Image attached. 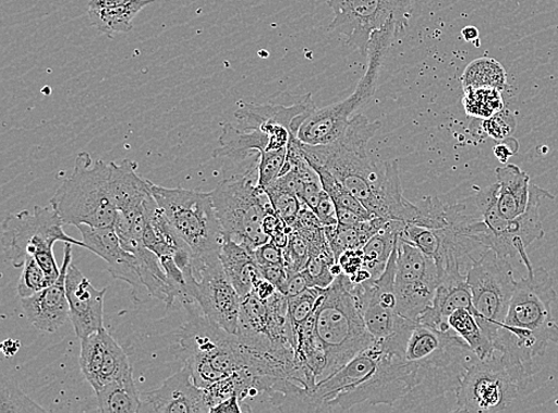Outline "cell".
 Listing matches in <instances>:
<instances>
[{
	"mask_svg": "<svg viewBox=\"0 0 558 413\" xmlns=\"http://www.w3.org/2000/svg\"><path fill=\"white\" fill-rule=\"evenodd\" d=\"M409 389L410 368L405 356L388 352L375 341L314 389L296 390L281 411H349L365 403L395 409Z\"/></svg>",
	"mask_w": 558,
	"mask_h": 413,
	"instance_id": "obj_1",
	"label": "cell"
},
{
	"mask_svg": "<svg viewBox=\"0 0 558 413\" xmlns=\"http://www.w3.org/2000/svg\"><path fill=\"white\" fill-rule=\"evenodd\" d=\"M410 390L396 411L427 410L449 394L458 396L464 374L478 359L452 329L439 331L417 323L407 347Z\"/></svg>",
	"mask_w": 558,
	"mask_h": 413,
	"instance_id": "obj_2",
	"label": "cell"
},
{
	"mask_svg": "<svg viewBox=\"0 0 558 413\" xmlns=\"http://www.w3.org/2000/svg\"><path fill=\"white\" fill-rule=\"evenodd\" d=\"M518 255L527 269V276L517 282L495 347L535 374L538 372L535 360L544 355L548 343L558 345V325L551 308L557 295L548 270L532 266L526 248H519Z\"/></svg>",
	"mask_w": 558,
	"mask_h": 413,
	"instance_id": "obj_3",
	"label": "cell"
},
{
	"mask_svg": "<svg viewBox=\"0 0 558 413\" xmlns=\"http://www.w3.org/2000/svg\"><path fill=\"white\" fill-rule=\"evenodd\" d=\"M380 126V122H369L366 116L356 114L343 136L333 144L310 146L301 142L308 163L327 167L375 217L384 215L386 169L385 163H374L367 146Z\"/></svg>",
	"mask_w": 558,
	"mask_h": 413,
	"instance_id": "obj_4",
	"label": "cell"
},
{
	"mask_svg": "<svg viewBox=\"0 0 558 413\" xmlns=\"http://www.w3.org/2000/svg\"><path fill=\"white\" fill-rule=\"evenodd\" d=\"M354 282L345 275L336 277L324 290L315 313L317 337L327 357L323 379L345 366L375 342L354 294Z\"/></svg>",
	"mask_w": 558,
	"mask_h": 413,
	"instance_id": "obj_5",
	"label": "cell"
},
{
	"mask_svg": "<svg viewBox=\"0 0 558 413\" xmlns=\"http://www.w3.org/2000/svg\"><path fill=\"white\" fill-rule=\"evenodd\" d=\"M186 308L187 321L179 332L181 359L201 389L226 379L244 367L239 335L207 318L198 304Z\"/></svg>",
	"mask_w": 558,
	"mask_h": 413,
	"instance_id": "obj_6",
	"label": "cell"
},
{
	"mask_svg": "<svg viewBox=\"0 0 558 413\" xmlns=\"http://www.w3.org/2000/svg\"><path fill=\"white\" fill-rule=\"evenodd\" d=\"M63 222L53 205L35 206L33 211L10 215L2 226V250L7 264L22 268L28 257H35L44 268L49 283L61 274L54 256L57 242L72 243L87 250L84 241H77L63 231Z\"/></svg>",
	"mask_w": 558,
	"mask_h": 413,
	"instance_id": "obj_7",
	"label": "cell"
},
{
	"mask_svg": "<svg viewBox=\"0 0 558 413\" xmlns=\"http://www.w3.org/2000/svg\"><path fill=\"white\" fill-rule=\"evenodd\" d=\"M50 204L64 226L113 227L117 209L110 192V165L95 161L87 151L77 154L72 174Z\"/></svg>",
	"mask_w": 558,
	"mask_h": 413,
	"instance_id": "obj_8",
	"label": "cell"
},
{
	"mask_svg": "<svg viewBox=\"0 0 558 413\" xmlns=\"http://www.w3.org/2000/svg\"><path fill=\"white\" fill-rule=\"evenodd\" d=\"M404 29L399 22L391 20L383 29L374 32L367 56V71L359 82L355 93L342 101L311 113L298 131V139L310 146H326L343 136L353 113L374 96L388 50L397 35Z\"/></svg>",
	"mask_w": 558,
	"mask_h": 413,
	"instance_id": "obj_9",
	"label": "cell"
},
{
	"mask_svg": "<svg viewBox=\"0 0 558 413\" xmlns=\"http://www.w3.org/2000/svg\"><path fill=\"white\" fill-rule=\"evenodd\" d=\"M150 190L180 238L190 245L194 272L205 263L219 257L226 234L217 217L211 193L167 189L151 182Z\"/></svg>",
	"mask_w": 558,
	"mask_h": 413,
	"instance_id": "obj_10",
	"label": "cell"
},
{
	"mask_svg": "<svg viewBox=\"0 0 558 413\" xmlns=\"http://www.w3.org/2000/svg\"><path fill=\"white\" fill-rule=\"evenodd\" d=\"M258 163L240 174L231 175L210 192L226 238L255 251L270 241L263 222L272 208L267 192L259 187Z\"/></svg>",
	"mask_w": 558,
	"mask_h": 413,
	"instance_id": "obj_11",
	"label": "cell"
},
{
	"mask_svg": "<svg viewBox=\"0 0 558 413\" xmlns=\"http://www.w3.org/2000/svg\"><path fill=\"white\" fill-rule=\"evenodd\" d=\"M531 377L522 364L502 352L477 359L464 374L453 412L506 411L526 390Z\"/></svg>",
	"mask_w": 558,
	"mask_h": 413,
	"instance_id": "obj_12",
	"label": "cell"
},
{
	"mask_svg": "<svg viewBox=\"0 0 558 413\" xmlns=\"http://www.w3.org/2000/svg\"><path fill=\"white\" fill-rule=\"evenodd\" d=\"M466 281L472 291L474 316L495 343L517 288L512 265L506 257L487 250L470 269Z\"/></svg>",
	"mask_w": 558,
	"mask_h": 413,
	"instance_id": "obj_13",
	"label": "cell"
},
{
	"mask_svg": "<svg viewBox=\"0 0 558 413\" xmlns=\"http://www.w3.org/2000/svg\"><path fill=\"white\" fill-rule=\"evenodd\" d=\"M413 0H328L333 12L330 33L347 37V45L368 56L371 38L391 20L405 28L407 16Z\"/></svg>",
	"mask_w": 558,
	"mask_h": 413,
	"instance_id": "obj_14",
	"label": "cell"
},
{
	"mask_svg": "<svg viewBox=\"0 0 558 413\" xmlns=\"http://www.w3.org/2000/svg\"><path fill=\"white\" fill-rule=\"evenodd\" d=\"M438 286L439 272L433 257L399 236L395 281L397 313L418 320L433 305Z\"/></svg>",
	"mask_w": 558,
	"mask_h": 413,
	"instance_id": "obj_15",
	"label": "cell"
},
{
	"mask_svg": "<svg viewBox=\"0 0 558 413\" xmlns=\"http://www.w3.org/2000/svg\"><path fill=\"white\" fill-rule=\"evenodd\" d=\"M197 302L202 313L230 333L239 332L242 299L229 280L219 257L196 270Z\"/></svg>",
	"mask_w": 558,
	"mask_h": 413,
	"instance_id": "obj_16",
	"label": "cell"
},
{
	"mask_svg": "<svg viewBox=\"0 0 558 413\" xmlns=\"http://www.w3.org/2000/svg\"><path fill=\"white\" fill-rule=\"evenodd\" d=\"M81 367L95 392L133 371L130 361L111 335L102 328L82 340Z\"/></svg>",
	"mask_w": 558,
	"mask_h": 413,
	"instance_id": "obj_17",
	"label": "cell"
},
{
	"mask_svg": "<svg viewBox=\"0 0 558 413\" xmlns=\"http://www.w3.org/2000/svg\"><path fill=\"white\" fill-rule=\"evenodd\" d=\"M60 277L40 292L22 299L25 317L32 325L46 332L58 331L70 319L66 278L72 264V243H64Z\"/></svg>",
	"mask_w": 558,
	"mask_h": 413,
	"instance_id": "obj_18",
	"label": "cell"
},
{
	"mask_svg": "<svg viewBox=\"0 0 558 413\" xmlns=\"http://www.w3.org/2000/svg\"><path fill=\"white\" fill-rule=\"evenodd\" d=\"M140 413H209L204 389L194 384L187 365L158 390L141 394Z\"/></svg>",
	"mask_w": 558,
	"mask_h": 413,
	"instance_id": "obj_19",
	"label": "cell"
},
{
	"mask_svg": "<svg viewBox=\"0 0 558 413\" xmlns=\"http://www.w3.org/2000/svg\"><path fill=\"white\" fill-rule=\"evenodd\" d=\"M70 319L81 340L104 328V296L107 288L98 290L71 264L66 278Z\"/></svg>",
	"mask_w": 558,
	"mask_h": 413,
	"instance_id": "obj_20",
	"label": "cell"
},
{
	"mask_svg": "<svg viewBox=\"0 0 558 413\" xmlns=\"http://www.w3.org/2000/svg\"><path fill=\"white\" fill-rule=\"evenodd\" d=\"M554 199L555 196L547 190L530 185V198L524 214L510 219L508 228L493 244L492 250L499 256L515 257L519 248H529L535 241L544 238L541 219V203L543 199Z\"/></svg>",
	"mask_w": 558,
	"mask_h": 413,
	"instance_id": "obj_21",
	"label": "cell"
},
{
	"mask_svg": "<svg viewBox=\"0 0 558 413\" xmlns=\"http://www.w3.org/2000/svg\"><path fill=\"white\" fill-rule=\"evenodd\" d=\"M110 192L117 211L134 212L144 210L153 198L150 180L136 173L137 163L124 160L110 162Z\"/></svg>",
	"mask_w": 558,
	"mask_h": 413,
	"instance_id": "obj_22",
	"label": "cell"
},
{
	"mask_svg": "<svg viewBox=\"0 0 558 413\" xmlns=\"http://www.w3.org/2000/svg\"><path fill=\"white\" fill-rule=\"evenodd\" d=\"M469 308L475 314L472 291L469 281L440 282L433 305L420 317L418 321L439 331L450 330L449 317L458 308Z\"/></svg>",
	"mask_w": 558,
	"mask_h": 413,
	"instance_id": "obj_23",
	"label": "cell"
},
{
	"mask_svg": "<svg viewBox=\"0 0 558 413\" xmlns=\"http://www.w3.org/2000/svg\"><path fill=\"white\" fill-rule=\"evenodd\" d=\"M76 228L80 229L87 250L108 264V270L114 279L122 280L133 264L134 254L122 247L114 228L86 224Z\"/></svg>",
	"mask_w": 558,
	"mask_h": 413,
	"instance_id": "obj_24",
	"label": "cell"
},
{
	"mask_svg": "<svg viewBox=\"0 0 558 413\" xmlns=\"http://www.w3.org/2000/svg\"><path fill=\"white\" fill-rule=\"evenodd\" d=\"M219 147L214 151V158H228L241 163L259 153L268 151L269 133L262 127L241 129L235 124L225 123L219 136Z\"/></svg>",
	"mask_w": 558,
	"mask_h": 413,
	"instance_id": "obj_25",
	"label": "cell"
},
{
	"mask_svg": "<svg viewBox=\"0 0 558 413\" xmlns=\"http://www.w3.org/2000/svg\"><path fill=\"white\" fill-rule=\"evenodd\" d=\"M219 259L241 299L252 293L256 282L264 278L254 251L231 239L226 238Z\"/></svg>",
	"mask_w": 558,
	"mask_h": 413,
	"instance_id": "obj_26",
	"label": "cell"
},
{
	"mask_svg": "<svg viewBox=\"0 0 558 413\" xmlns=\"http://www.w3.org/2000/svg\"><path fill=\"white\" fill-rule=\"evenodd\" d=\"M499 193L498 208L506 219L525 212L530 198V175L515 165H505L496 170Z\"/></svg>",
	"mask_w": 558,
	"mask_h": 413,
	"instance_id": "obj_27",
	"label": "cell"
},
{
	"mask_svg": "<svg viewBox=\"0 0 558 413\" xmlns=\"http://www.w3.org/2000/svg\"><path fill=\"white\" fill-rule=\"evenodd\" d=\"M405 226L407 223L401 221H388L378 234L363 245L365 268L372 275L373 280L379 279L384 275L389 257L396 250L399 236Z\"/></svg>",
	"mask_w": 558,
	"mask_h": 413,
	"instance_id": "obj_28",
	"label": "cell"
},
{
	"mask_svg": "<svg viewBox=\"0 0 558 413\" xmlns=\"http://www.w3.org/2000/svg\"><path fill=\"white\" fill-rule=\"evenodd\" d=\"M133 374L134 372L130 371L96 392L99 412L137 413L140 411L141 394L136 389Z\"/></svg>",
	"mask_w": 558,
	"mask_h": 413,
	"instance_id": "obj_29",
	"label": "cell"
},
{
	"mask_svg": "<svg viewBox=\"0 0 558 413\" xmlns=\"http://www.w3.org/2000/svg\"><path fill=\"white\" fill-rule=\"evenodd\" d=\"M153 3L154 0H141L123 7L88 9V19L100 33L112 37L132 32L138 12Z\"/></svg>",
	"mask_w": 558,
	"mask_h": 413,
	"instance_id": "obj_30",
	"label": "cell"
},
{
	"mask_svg": "<svg viewBox=\"0 0 558 413\" xmlns=\"http://www.w3.org/2000/svg\"><path fill=\"white\" fill-rule=\"evenodd\" d=\"M450 328L471 347L478 359H486L496 352L495 343L490 341L476 317L469 308H458L449 319Z\"/></svg>",
	"mask_w": 558,
	"mask_h": 413,
	"instance_id": "obj_31",
	"label": "cell"
},
{
	"mask_svg": "<svg viewBox=\"0 0 558 413\" xmlns=\"http://www.w3.org/2000/svg\"><path fill=\"white\" fill-rule=\"evenodd\" d=\"M461 84L463 88L493 87L504 92L509 87L508 73L496 59L480 58L465 68L461 76Z\"/></svg>",
	"mask_w": 558,
	"mask_h": 413,
	"instance_id": "obj_32",
	"label": "cell"
},
{
	"mask_svg": "<svg viewBox=\"0 0 558 413\" xmlns=\"http://www.w3.org/2000/svg\"><path fill=\"white\" fill-rule=\"evenodd\" d=\"M462 105L466 114L474 120H487L504 109L501 92L493 87L463 88Z\"/></svg>",
	"mask_w": 558,
	"mask_h": 413,
	"instance_id": "obj_33",
	"label": "cell"
},
{
	"mask_svg": "<svg viewBox=\"0 0 558 413\" xmlns=\"http://www.w3.org/2000/svg\"><path fill=\"white\" fill-rule=\"evenodd\" d=\"M313 169L317 172L323 190L328 193V195L332 198L336 206L339 208H344L349 210H353L362 216L367 218H373V216L367 209L366 206L363 205L352 193H350L328 169L327 167L314 165Z\"/></svg>",
	"mask_w": 558,
	"mask_h": 413,
	"instance_id": "obj_34",
	"label": "cell"
},
{
	"mask_svg": "<svg viewBox=\"0 0 558 413\" xmlns=\"http://www.w3.org/2000/svg\"><path fill=\"white\" fill-rule=\"evenodd\" d=\"M22 412L37 413L47 412V410L25 394L14 379L3 377L2 385H0V413Z\"/></svg>",
	"mask_w": 558,
	"mask_h": 413,
	"instance_id": "obj_35",
	"label": "cell"
},
{
	"mask_svg": "<svg viewBox=\"0 0 558 413\" xmlns=\"http://www.w3.org/2000/svg\"><path fill=\"white\" fill-rule=\"evenodd\" d=\"M336 264L332 252L311 253L303 270L310 288L328 289L336 277L331 272Z\"/></svg>",
	"mask_w": 558,
	"mask_h": 413,
	"instance_id": "obj_36",
	"label": "cell"
},
{
	"mask_svg": "<svg viewBox=\"0 0 558 413\" xmlns=\"http://www.w3.org/2000/svg\"><path fill=\"white\" fill-rule=\"evenodd\" d=\"M326 289L308 288L301 294L288 296L289 315L293 329L301 327L316 313L320 295Z\"/></svg>",
	"mask_w": 558,
	"mask_h": 413,
	"instance_id": "obj_37",
	"label": "cell"
},
{
	"mask_svg": "<svg viewBox=\"0 0 558 413\" xmlns=\"http://www.w3.org/2000/svg\"><path fill=\"white\" fill-rule=\"evenodd\" d=\"M271 202L272 208L289 227H295L302 210V201L294 193L281 191L276 187L265 190Z\"/></svg>",
	"mask_w": 558,
	"mask_h": 413,
	"instance_id": "obj_38",
	"label": "cell"
},
{
	"mask_svg": "<svg viewBox=\"0 0 558 413\" xmlns=\"http://www.w3.org/2000/svg\"><path fill=\"white\" fill-rule=\"evenodd\" d=\"M17 292L20 299H28L50 286L44 268L31 256L22 267Z\"/></svg>",
	"mask_w": 558,
	"mask_h": 413,
	"instance_id": "obj_39",
	"label": "cell"
},
{
	"mask_svg": "<svg viewBox=\"0 0 558 413\" xmlns=\"http://www.w3.org/2000/svg\"><path fill=\"white\" fill-rule=\"evenodd\" d=\"M289 147V146H288ZM288 158V148L259 153L257 184L264 190L280 177Z\"/></svg>",
	"mask_w": 558,
	"mask_h": 413,
	"instance_id": "obj_40",
	"label": "cell"
},
{
	"mask_svg": "<svg viewBox=\"0 0 558 413\" xmlns=\"http://www.w3.org/2000/svg\"><path fill=\"white\" fill-rule=\"evenodd\" d=\"M415 204L418 206V214L413 224L430 229L448 227L447 205L440 203L437 196H427Z\"/></svg>",
	"mask_w": 558,
	"mask_h": 413,
	"instance_id": "obj_41",
	"label": "cell"
},
{
	"mask_svg": "<svg viewBox=\"0 0 558 413\" xmlns=\"http://www.w3.org/2000/svg\"><path fill=\"white\" fill-rule=\"evenodd\" d=\"M400 238L407 240L435 260L440 248L438 229H430L415 224H407Z\"/></svg>",
	"mask_w": 558,
	"mask_h": 413,
	"instance_id": "obj_42",
	"label": "cell"
},
{
	"mask_svg": "<svg viewBox=\"0 0 558 413\" xmlns=\"http://www.w3.org/2000/svg\"><path fill=\"white\" fill-rule=\"evenodd\" d=\"M480 133L478 136L486 135L496 141H505L510 138L515 132L517 120L515 116L508 109H502L495 116L487 120H478Z\"/></svg>",
	"mask_w": 558,
	"mask_h": 413,
	"instance_id": "obj_43",
	"label": "cell"
},
{
	"mask_svg": "<svg viewBox=\"0 0 558 413\" xmlns=\"http://www.w3.org/2000/svg\"><path fill=\"white\" fill-rule=\"evenodd\" d=\"M283 256L284 266L289 270H292V272L304 270L310 256V245L300 230L292 229L289 245L283 250Z\"/></svg>",
	"mask_w": 558,
	"mask_h": 413,
	"instance_id": "obj_44",
	"label": "cell"
},
{
	"mask_svg": "<svg viewBox=\"0 0 558 413\" xmlns=\"http://www.w3.org/2000/svg\"><path fill=\"white\" fill-rule=\"evenodd\" d=\"M259 266L284 265L283 251L277 244L268 241L254 251Z\"/></svg>",
	"mask_w": 558,
	"mask_h": 413,
	"instance_id": "obj_45",
	"label": "cell"
},
{
	"mask_svg": "<svg viewBox=\"0 0 558 413\" xmlns=\"http://www.w3.org/2000/svg\"><path fill=\"white\" fill-rule=\"evenodd\" d=\"M337 264L341 265L343 275L352 278L365 267V257L362 250H349L341 254Z\"/></svg>",
	"mask_w": 558,
	"mask_h": 413,
	"instance_id": "obj_46",
	"label": "cell"
},
{
	"mask_svg": "<svg viewBox=\"0 0 558 413\" xmlns=\"http://www.w3.org/2000/svg\"><path fill=\"white\" fill-rule=\"evenodd\" d=\"M314 211L324 227L339 224L337 222L336 205L326 191L322 192Z\"/></svg>",
	"mask_w": 558,
	"mask_h": 413,
	"instance_id": "obj_47",
	"label": "cell"
},
{
	"mask_svg": "<svg viewBox=\"0 0 558 413\" xmlns=\"http://www.w3.org/2000/svg\"><path fill=\"white\" fill-rule=\"evenodd\" d=\"M263 277L272 283L282 293L289 279V270L284 265L259 266Z\"/></svg>",
	"mask_w": 558,
	"mask_h": 413,
	"instance_id": "obj_48",
	"label": "cell"
},
{
	"mask_svg": "<svg viewBox=\"0 0 558 413\" xmlns=\"http://www.w3.org/2000/svg\"><path fill=\"white\" fill-rule=\"evenodd\" d=\"M308 288V281L303 270L302 272H292V270H289V279L287 282V287H284L282 291V294L289 296L290 299V296L303 293Z\"/></svg>",
	"mask_w": 558,
	"mask_h": 413,
	"instance_id": "obj_49",
	"label": "cell"
},
{
	"mask_svg": "<svg viewBox=\"0 0 558 413\" xmlns=\"http://www.w3.org/2000/svg\"><path fill=\"white\" fill-rule=\"evenodd\" d=\"M336 216L339 224L349 227L356 226L363 221H367V219H371L353 210L339 208V206H336Z\"/></svg>",
	"mask_w": 558,
	"mask_h": 413,
	"instance_id": "obj_50",
	"label": "cell"
},
{
	"mask_svg": "<svg viewBox=\"0 0 558 413\" xmlns=\"http://www.w3.org/2000/svg\"><path fill=\"white\" fill-rule=\"evenodd\" d=\"M243 408L239 396L233 394L215 406L210 413H242Z\"/></svg>",
	"mask_w": 558,
	"mask_h": 413,
	"instance_id": "obj_51",
	"label": "cell"
},
{
	"mask_svg": "<svg viewBox=\"0 0 558 413\" xmlns=\"http://www.w3.org/2000/svg\"><path fill=\"white\" fill-rule=\"evenodd\" d=\"M253 292L257 294L259 300L267 302L269 299H271L272 295H275L278 292V290L275 286H272L271 282L263 278L256 282Z\"/></svg>",
	"mask_w": 558,
	"mask_h": 413,
	"instance_id": "obj_52",
	"label": "cell"
},
{
	"mask_svg": "<svg viewBox=\"0 0 558 413\" xmlns=\"http://www.w3.org/2000/svg\"><path fill=\"white\" fill-rule=\"evenodd\" d=\"M141 2V0H89L88 9L123 7Z\"/></svg>",
	"mask_w": 558,
	"mask_h": 413,
	"instance_id": "obj_53",
	"label": "cell"
},
{
	"mask_svg": "<svg viewBox=\"0 0 558 413\" xmlns=\"http://www.w3.org/2000/svg\"><path fill=\"white\" fill-rule=\"evenodd\" d=\"M495 155L497 159L502 163H508L509 159L512 157V155L515 153V150H512L508 144V142L502 141L501 144L497 145L495 147Z\"/></svg>",
	"mask_w": 558,
	"mask_h": 413,
	"instance_id": "obj_54",
	"label": "cell"
},
{
	"mask_svg": "<svg viewBox=\"0 0 558 413\" xmlns=\"http://www.w3.org/2000/svg\"><path fill=\"white\" fill-rule=\"evenodd\" d=\"M20 342L14 340H8L3 343L2 350L7 357L14 356L20 350Z\"/></svg>",
	"mask_w": 558,
	"mask_h": 413,
	"instance_id": "obj_55",
	"label": "cell"
},
{
	"mask_svg": "<svg viewBox=\"0 0 558 413\" xmlns=\"http://www.w3.org/2000/svg\"><path fill=\"white\" fill-rule=\"evenodd\" d=\"M462 36L466 42L475 44L478 41L480 33L477 28L472 27V25H470V27H465L462 31Z\"/></svg>",
	"mask_w": 558,
	"mask_h": 413,
	"instance_id": "obj_56",
	"label": "cell"
}]
</instances>
